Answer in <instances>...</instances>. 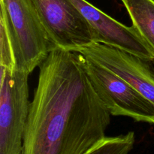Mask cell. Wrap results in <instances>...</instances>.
<instances>
[{
	"label": "cell",
	"instance_id": "obj_8",
	"mask_svg": "<svg viewBox=\"0 0 154 154\" xmlns=\"http://www.w3.org/2000/svg\"><path fill=\"white\" fill-rule=\"evenodd\" d=\"M126 8L132 26L147 43L154 57V1L120 0Z\"/></svg>",
	"mask_w": 154,
	"mask_h": 154
},
{
	"label": "cell",
	"instance_id": "obj_4",
	"mask_svg": "<svg viewBox=\"0 0 154 154\" xmlns=\"http://www.w3.org/2000/svg\"><path fill=\"white\" fill-rule=\"evenodd\" d=\"M84 57L89 78L111 115L125 116L154 124V105L127 81L109 69Z\"/></svg>",
	"mask_w": 154,
	"mask_h": 154
},
{
	"label": "cell",
	"instance_id": "obj_5",
	"mask_svg": "<svg viewBox=\"0 0 154 154\" xmlns=\"http://www.w3.org/2000/svg\"><path fill=\"white\" fill-rule=\"evenodd\" d=\"M56 48L76 51L94 43L87 20L69 0H33Z\"/></svg>",
	"mask_w": 154,
	"mask_h": 154
},
{
	"label": "cell",
	"instance_id": "obj_3",
	"mask_svg": "<svg viewBox=\"0 0 154 154\" xmlns=\"http://www.w3.org/2000/svg\"><path fill=\"white\" fill-rule=\"evenodd\" d=\"M25 71L1 67L0 154H21L29 111Z\"/></svg>",
	"mask_w": 154,
	"mask_h": 154
},
{
	"label": "cell",
	"instance_id": "obj_9",
	"mask_svg": "<svg viewBox=\"0 0 154 154\" xmlns=\"http://www.w3.org/2000/svg\"><path fill=\"white\" fill-rule=\"evenodd\" d=\"M134 132L114 137H105L85 154H129L133 149Z\"/></svg>",
	"mask_w": 154,
	"mask_h": 154
},
{
	"label": "cell",
	"instance_id": "obj_10",
	"mask_svg": "<svg viewBox=\"0 0 154 154\" xmlns=\"http://www.w3.org/2000/svg\"><path fill=\"white\" fill-rule=\"evenodd\" d=\"M1 45H0V65L1 67L13 70L15 69V59L11 41L5 23L0 20Z\"/></svg>",
	"mask_w": 154,
	"mask_h": 154
},
{
	"label": "cell",
	"instance_id": "obj_1",
	"mask_svg": "<svg viewBox=\"0 0 154 154\" xmlns=\"http://www.w3.org/2000/svg\"><path fill=\"white\" fill-rule=\"evenodd\" d=\"M21 154H85L105 138L111 114L78 51L57 48L40 64Z\"/></svg>",
	"mask_w": 154,
	"mask_h": 154
},
{
	"label": "cell",
	"instance_id": "obj_6",
	"mask_svg": "<svg viewBox=\"0 0 154 154\" xmlns=\"http://www.w3.org/2000/svg\"><path fill=\"white\" fill-rule=\"evenodd\" d=\"M76 51L124 79L154 105V67L152 61L96 42Z\"/></svg>",
	"mask_w": 154,
	"mask_h": 154
},
{
	"label": "cell",
	"instance_id": "obj_2",
	"mask_svg": "<svg viewBox=\"0 0 154 154\" xmlns=\"http://www.w3.org/2000/svg\"><path fill=\"white\" fill-rule=\"evenodd\" d=\"M0 20L8 30L15 69L30 74L57 48L42 23L33 0H0Z\"/></svg>",
	"mask_w": 154,
	"mask_h": 154
},
{
	"label": "cell",
	"instance_id": "obj_11",
	"mask_svg": "<svg viewBox=\"0 0 154 154\" xmlns=\"http://www.w3.org/2000/svg\"><path fill=\"white\" fill-rule=\"evenodd\" d=\"M153 1H154V0H153Z\"/></svg>",
	"mask_w": 154,
	"mask_h": 154
},
{
	"label": "cell",
	"instance_id": "obj_7",
	"mask_svg": "<svg viewBox=\"0 0 154 154\" xmlns=\"http://www.w3.org/2000/svg\"><path fill=\"white\" fill-rule=\"evenodd\" d=\"M90 24L96 43L104 44L154 61V57L134 26H126L86 0H69Z\"/></svg>",
	"mask_w": 154,
	"mask_h": 154
}]
</instances>
